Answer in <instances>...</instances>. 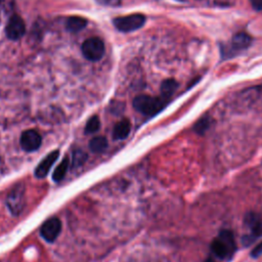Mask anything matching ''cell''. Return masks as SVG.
Here are the masks:
<instances>
[{
  "label": "cell",
  "instance_id": "cell-1",
  "mask_svg": "<svg viewBox=\"0 0 262 262\" xmlns=\"http://www.w3.org/2000/svg\"><path fill=\"white\" fill-rule=\"evenodd\" d=\"M211 250L216 257L220 259L230 258L236 251V242L232 232L229 230H222L213 240Z\"/></svg>",
  "mask_w": 262,
  "mask_h": 262
},
{
  "label": "cell",
  "instance_id": "cell-2",
  "mask_svg": "<svg viewBox=\"0 0 262 262\" xmlns=\"http://www.w3.org/2000/svg\"><path fill=\"white\" fill-rule=\"evenodd\" d=\"M166 105V100L163 98H154L150 95H139L133 101V106L138 112L147 115L154 116L161 112Z\"/></svg>",
  "mask_w": 262,
  "mask_h": 262
},
{
  "label": "cell",
  "instance_id": "cell-3",
  "mask_svg": "<svg viewBox=\"0 0 262 262\" xmlns=\"http://www.w3.org/2000/svg\"><path fill=\"white\" fill-rule=\"evenodd\" d=\"M25 192L24 184L17 183L8 193L6 205L12 214L15 216L20 215L25 207Z\"/></svg>",
  "mask_w": 262,
  "mask_h": 262
},
{
  "label": "cell",
  "instance_id": "cell-4",
  "mask_svg": "<svg viewBox=\"0 0 262 262\" xmlns=\"http://www.w3.org/2000/svg\"><path fill=\"white\" fill-rule=\"evenodd\" d=\"M82 53L88 61H100L105 54V43L99 37H91L82 44Z\"/></svg>",
  "mask_w": 262,
  "mask_h": 262
},
{
  "label": "cell",
  "instance_id": "cell-5",
  "mask_svg": "<svg viewBox=\"0 0 262 262\" xmlns=\"http://www.w3.org/2000/svg\"><path fill=\"white\" fill-rule=\"evenodd\" d=\"M245 225L250 229V234L243 238V244L249 246L262 236V216L254 212L248 213L245 216Z\"/></svg>",
  "mask_w": 262,
  "mask_h": 262
},
{
  "label": "cell",
  "instance_id": "cell-6",
  "mask_svg": "<svg viewBox=\"0 0 262 262\" xmlns=\"http://www.w3.org/2000/svg\"><path fill=\"white\" fill-rule=\"evenodd\" d=\"M145 23V17L141 14H134L117 17L114 20L115 27L122 32H131L141 28Z\"/></svg>",
  "mask_w": 262,
  "mask_h": 262
},
{
  "label": "cell",
  "instance_id": "cell-7",
  "mask_svg": "<svg viewBox=\"0 0 262 262\" xmlns=\"http://www.w3.org/2000/svg\"><path fill=\"white\" fill-rule=\"evenodd\" d=\"M252 43V38L245 32H240L237 33L231 39V44L228 46L227 50H222V52H227L226 53H223V56H232L239 52L245 51L251 45Z\"/></svg>",
  "mask_w": 262,
  "mask_h": 262
},
{
  "label": "cell",
  "instance_id": "cell-8",
  "mask_svg": "<svg viewBox=\"0 0 262 262\" xmlns=\"http://www.w3.org/2000/svg\"><path fill=\"white\" fill-rule=\"evenodd\" d=\"M61 230H62L61 220L56 217H52L43 223L40 228V235L44 240L52 243L54 242L57 239V237L60 236Z\"/></svg>",
  "mask_w": 262,
  "mask_h": 262
},
{
  "label": "cell",
  "instance_id": "cell-9",
  "mask_svg": "<svg viewBox=\"0 0 262 262\" xmlns=\"http://www.w3.org/2000/svg\"><path fill=\"white\" fill-rule=\"evenodd\" d=\"M21 145L26 152H34L40 148L42 143L41 135L36 130H26L21 135Z\"/></svg>",
  "mask_w": 262,
  "mask_h": 262
},
{
  "label": "cell",
  "instance_id": "cell-10",
  "mask_svg": "<svg viewBox=\"0 0 262 262\" xmlns=\"http://www.w3.org/2000/svg\"><path fill=\"white\" fill-rule=\"evenodd\" d=\"M5 32L7 37L12 40H17L22 38L26 32V25L23 18L18 16H14L9 20Z\"/></svg>",
  "mask_w": 262,
  "mask_h": 262
},
{
  "label": "cell",
  "instance_id": "cell-11",
  "mask_svg": "<svg viewBox=\"0 0 262 262\" xmlns=\"http://www.w3.org/2000/svg\"><path fill=\"white\" fill-rule=\"evenodd\" d=\"M60 156V152L59 151H52V153H50L47 155V156L38 164V166L35 169V176L38 178H43L45 177L48 172L51 171L52 165L54 164V162L57 160Z\"/></svg>",
  "mask_w": 262,
  "mask_h": 262
},
{
  "label": "cell",
  "instance_id": "cell-12",
  "mask_svg": "<svg viewBox=\"0 0 262 262\" xmlns=\"http://www.w3.org/2000/svg\"><path fill=\"white\" fill-rule=\"evenodd\" d=\"M130 131H131L130 121L127 119H124L116 124L114 131H113V137L115 140H125L129 135Z\"/></svg>",
  "mask_w": 262,
  "mask_h": 262
},
{
  "label": "cell",
  "instance_id": "cell-13",
  "mask_svg": "<svg viewBox=\"0 0 262 262\" xmlns=\"http://www.w3.org/2000/svg\"><path fill=\"white\" fill-rule=\"evenodd\" d=\"M87 21L84 17H69L67 20L66 27L67 30H69L71 32H79L86 27Z\"/></svg>",
  "mask_w": 262,
  "mask_h": 262
},
{
  "label": "cell",
  "instance_id": "cell-14",
  "mask_svg": "<svg viewBox=\"0 0 262 262\" xmlns=\"http://www.w3.org/2000/svg\"><path fill=\"white\" fill-rule=\"evenodd\" d=\"M178 87V83L174 80V79H167L163 81L162 85H161V93H162V98L167 100L169 99L170 96L175 92V90L177 89Z\"/></svg>",
  "mask_w": 262,
  "mask_h": 262
},
{
  "label": "cell",
  "instance_id": "cell-15",
  "mask_svg": "<svg viewBox=\"0 0 262 262\" xmlns=\"http://www.w3.org/2000/svg\"><path fill=\"white\" fill-rule=\"evenodd\" d=\"M69 166H70V160L68 157H65L64 160L59 164V166L55 168L52 175V179L56 182L63 180L64 177L66 176L68 169H69Z\"/></svg>",
  "mask_w": 262,
  "mask_h": 262
},
{
  "label": "cell",
  "instance_id": "cell-16",
  "mask_svg": "<svg viewBox=\"0 0 262 262\" xmlns=\"http://www.w3.org/2000/svg\"><path fill=\"white\" fill-rule=\"evenodd\" d=\"M89 148L94 153H102L108 148V140L104 137H95L90 140Z\"/></svg>",
  "mask_w": 262,
  "mask_h": 262
},
{
  "label": "cell",
  "instance_id": "cell-17",
  "mask_svg": "<svg viewBox=\"0 0 262 262\" xmlns=\"http://www.w3.org/2000/svg\"><path fill=\"white\" fill-rule=\"evenodd\" d=\"M101 127V121L98 116H92V117L86 123L85 126V133L92 134L96 131H99Z\"/></svg>",
  "mask_w": 262,
  "mask_h": 262
},
{
  "label": "cell",
  "instance_id": "cell-18",
  "mask_svg": "<svg viewBox=\"0 0 262 262\" xmlns=\"http://www.w3.org/2000/svg\"><path fill=\"white\" fill-rule=\"evenodd\" d=\"M210 126V119L208 117H204L202 119H200L196 125H195V130L196 132L200 133V134H203L205 133Z\"/></svg>",
  "mask_w": 262,
  "mask_h": 262
},
{
  "label": "cell",
  "instance_id": "cell-19",
  "mask_svg": "<svg viewBox=\"0 0 262 262\" xmlns=\"http://www.w3.org/2000/svg\"><path fill=\"white\" fill-rule=\"evenodd\" d=\"M87 155L82 150H76L73 153V164L74 166H81V165L86 161Z\"/></svg>",
  "mask_w": 262,
  "mask_h": 262
},
{
  "label": "cell",
  "instance_id": "cell-20",
  "mask_svg": "<svg viewBox=\"0 0 262 262\" xmlns=\"http://www.w3.org/2000/svg\"><path fill=\"white\" fill-rule=\"evenodd\" d=\"M261 254H262V242L260 243L259 245H257V246L254 248L253 251H252L251 255H252V257L257 258V257H259Z\"/></svg>",
  "mask_w": 262,
  "mask_h": 262
},
{
  "label": "cell",
  "instance_id": "cell-21",
  "mask_svg": "<svg viewBox=\"0 0 262 262\" xmlns=\"http://www.w3.org/2000/svg\"><path fill=\"white\" fill-rule=\"evenodd\" d=\"M250 3L255 11H262V0H250Z\"/></svg>",
  "mask_w": 262,
  "mask_h": 262
},
{
  "label": "cell",
  "instance_id": "cell-22",
  "mask_svg": "<svg viewBox=\"0 0 262 262\" xmlns=\"http://www.w3.org/2000/svg\"><path fill=\"white\" fill-rule=\"evenodd\" d=\"M205 262H216V261L213 260V259H207Z\"/></svg>",
  "mask_w": 262,
  "mask_h": 262
},
{
  "label": "cell",
  "instance_id": "cell-23",
  "mask_svg": "<svg viewBox=\"0 0 262 262\" xmlns=\"http://www.w3.org/2000/svg\"><path fill=\"white\" fill-rule=\"evenodd\" d=\"M100 1H102V2H108L109 0H100Z\"/></svg>",
  "mask_w": 262,
  "mask_h": 262
}]
</instances>
